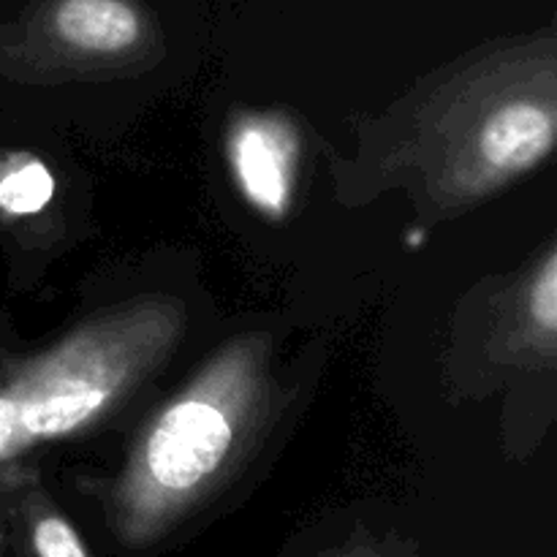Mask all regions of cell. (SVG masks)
<instances>
[{
    "label": "cell",
    "instance_id": "6da1fadb",
    "mask_svg": "<svg viewBox=\"0 0 557 557\" xmlns=\"http://www.w3.org/2000/svg\"><path fill=\"white\" fill-rule=\"evenodd\" d=\"M270 397V337H234L212 354L109 484L103 509L117 547L147 553L205 509L253 449Z\"/></svg>",
    "mask_w": 557,
    "mask_h": 557
},
{
    "label": "cell",
    "instance_id": "7a4b0ae2",
    "mask_svg": "<svg viewBox=\"0 0 557 557\" xmlns=\"http://www.w3.org/2000/svg\"><path fill=\"white\" fill-rule=\"evenodd\" d=\"M557 139L555 38L490 49L424 101L408 166L438 210L460 212L542 166Z\"/></svg>",
    "mask_w": 557,
    "mask_h": 557
},
{
    "label": "cell",
    "instance_id": "3957f363",
    "mask_svg": "<svg viewBox=\"0 0 557 557\" xmlns=\"http://www.w3.org/2000/svg\"><path fill=\"white\" fill-rule=\"evenodd\" d=\"M177 297H136L92 315L36 357L0 370V466L49 441L96 428L180 346Z\"/></svg>",
    "mask_w": 557,
    "mask_h": 557
},
{
    "label": "cell",
    "instance_id": "277c9868",
    "mask_svg": "<svg viewBox=\"0 0 557 557\" xmlns=\"http://www.w3.org/2000/svg\"><path fill=\"white\" fill-rule=\"evenodd\" d=\"M161 54V30L145 0H33L0 25L9 71H123Z\"/></svg>",
    "mask_w": 557,
    "mask_h": 557
},
{
    "label": "cell",
    "instance_id": "5b68a950",
    "mask_svg": "<svg viewBox=\"0 0 557 557\" xmlns=\"http://www.w3.org/2000/svg\"><path fill=\"white\" fill-rule=\"evenodd\" d=\"M302 139L283 112H239L226 131V161L250 210L277 223L292 215Z\"/></svg>",
    "mask_w": 557,
    "mask_h": 557
},
{
    "label": "cell",
    "instance_id": "8992f818",
    "mask_svg": "<svg viewBox=\"0 0 557 557\" xmlns=\"http://www.w3.org/2000/svg\"><path fill=\"white\" fill-rule=\"evenodd\" d=\"M5 495L25 557H92L79 531L38 484H16Z\"/></svg>",
    "mask_w": 557,
    "mask_h": 557
},
{
    "label": "cell",
    "instance_id": "52a82bcc",
    "mask_svg": "<svg viewBox=\"0 0 557 557\" xmlns=\"http://www.w3.org/2000/svg\"><path fill=\"white\" fill-rule=\"evenodd\" d=\"M54 177L41 158L9 152L0 158V212L5 218L38 215L54 199Z\"/></svg>",
    "mask_w": 557,
    "mask_h": 557
},
{
    "label": "cell",
    "instance_id": "ba28073f",
    "mask_svg": "<svg viewBox=\"0 0 557 557\" xmlns=\"http://www.w3.org/2000/svg\"><path fill=\"white\" fill-rule=\"evenodd\" d=\"M522 324L520 332L533 351H542L544 359H555L557 341V253L547 248L539 261L536 272L522 292Z\"/></svg>",
    "mask_w": 557,
    "mask_h": 557
}]
</instances>
